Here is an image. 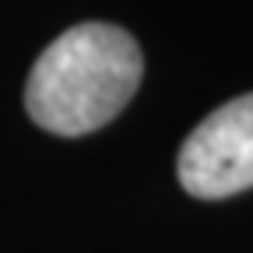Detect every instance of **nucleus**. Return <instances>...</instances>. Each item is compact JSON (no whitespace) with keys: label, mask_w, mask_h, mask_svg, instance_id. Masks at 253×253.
<instances>
[{"label":"nucleus","mask_w":253,"mask_h":253,"mask_svg":"<svg viewBox=\"0 0 253 253\" xmlns=\"http://www.w3.org/2000/svg\"><path fill=\"white\" fill-rule=\"evenodd\" d=\"M144 74L141 46L120 25L84 21L53 39L32 63L25 109L42 130L81 137L116 120Z\"/></svg>","instance_id":"1"},{"label":"nucleus","mask_w":253,"mask_h":253,"mask_svg":"<svg viewBox=\"0 0 253 253\" xmlns=\"http://www.w3.org/2000/svg\"><path fill=\"white\" fill-rule=\"evenodd\" d=\"M176 176L201 201H221L253 186V91L197 123L179 148Z\"/></svg>","instance_id":"2"}]
</instances>
